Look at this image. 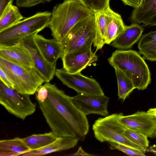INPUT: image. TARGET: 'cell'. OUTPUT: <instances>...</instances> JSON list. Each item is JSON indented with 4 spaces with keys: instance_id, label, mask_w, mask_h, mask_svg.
Wrapping results in <instances>:
<instances>
[{
    "instance_id": "obj_3",
    "label": "cell",
    "mask_w": 156,
    "mask_h": 156,
    "mask_svg": "<svg viewBox=\"0 0 156 156\" xmlns=\"http://www.w3.org/2000/svg\"><path fill=\"white\" fill-rule=\"evenodd\" d=\"M108 61L114 69H120L129 77L139 90L146 89L151 83L149 68L137 52L132 50H117Z\"/></svg>"
},
{
    "instance_id": "obj_35",
    "label": "cell",
    "mask_w": 156,
    "mask_h": 156,
    "mask_svg": "<svg viewBox=\"0 0 156 156\" xmlns=\"http://www.w3.org/2000/svg\"><path fill=\"white\" fill-rule=\"evenodd\" d=\"M147 112L156 118V108H151Z\"/></svg>"
},
{
    "instance_id": "obj_29",
    "label": "cell",
    "mask_w": 156,
    "mask_h": 156,
    "mask_svg": "<svg viewBox=\"0 0 156 156\" xmlns=\"http://www.w3.org/2000/svg\"><path fill=\"white\" fill-rule=\"evenodd\" d=\"M51 0H16V5L20 7H30L41 3L49 2Z\"/></svg>"
},
{
    "instance_id": "obj_21",
    "label": "cell",
    "mask_w": 156,
    "mask_h": 156,
    "mask_svg": "<svg viewBox=\"0 0 156 156\" xmlns=\"http://www.w3.org/2000/svg\"><path fill=\"white\" fill-rule=\"evenodd\" d=\"M139 53L144 59L156 61V31L143 35L138 44Z\"/></svg>"
},
{
    "instance_id": "obj_13",
    "label": "cell",
    "mask_w": 156,
    "mask_h": 156,
    "mask_svg": "<svg viewBox=\"0 0 156 156\" xmlns=\"http://www.w3.org/2000/svg\"><path fill=\"white\" fill-rule=\"evenodd\" d=\"M34 36V34L30 36L20 42L29 52L34 68L42 76L44 82H49L55 75L56 64H51L44 58L35 43Z\"/></svg>"
},
{
    "instance_id": "obj_5",
    "label": "cell",
    "mask_w": 156,
    "mask_h": 156,
    "mask_svg": "<svg viewBox=\"0 0 156 156\" xmlns=\"http://www.w3.org/2000/svg\"><path fill=\"white\" fill-rule=\"evenodd\" d=\"M0 68L6 74L13 88L18 92L33 95L44 82L34 68L22 65L0 57Z\"/></svg>"
},
{
    "instance_id": "obj_36",
    "label": "cell",
    "mask_w": 156,
    "mask_h": 156,
    "mask_svg": "<svg viewBox=\"0 0 156 156\" xmlns=\"http://www.w3.org/2000/svg\"><path fill=\"white\" fill-rule=\"evenodd\" d=\"M82 5L83 4V0H77Z\"/></svg>"
},
{
    "instance_id": "obj_4",
    "label": "cell",
    "mask_w": 156,
    "mask_h": 156,
    "mask_svg": "<svg viewBox=\"0 0 156 156\" xmlns=\"http://www.w3.org/2000/svg\"><path fill=\"white\" fill-rule=\"evenodd\" d=\"M51 12H38L0 32V46L16 45L23 39L37 34L48 27Z\"/></svg>"
},
{
    "instance_id": "obj_15",
    "label": "cell",
    "mask_w": 156,
    "mask_h": 156,
    "mask_svg": "<svg viewBox=\"0 0 156 156\" xmlns=\"http://www.w3.org/2000/svg\"><path fill=\"white\" fill-rule=\"evenodd\" d=\"M35 43L46 60L52 65L56 64L57 60L63 55L61 44L55 39H47L36 34H34Z\"/></svg>"
},
{
    "instance_id": "obj_23",
    "label": "cell",
    "mask_w": 156,
    "mask_h": 156,
    "mask_svg": "<svg viewBox=\"0 0 156 156\" xmlns=\"http://www.w3.org/2000/svg\"><path fill=\"white\" fill-rule=\"evenodd\" d=\"M57 137L51 132L43 134H33L23 139L31 150H34L46 146L55 141Z\"/></svg>"
},
{
    "instance_id": "obj_24",
    "label": "cell",
    "mask_w": 156,
    "mask_h": 156,
    "mask_svg": "<svg viewBox=\"0 0 156 156\" xmlns=\"http://www.w3.org/2000/svg\"><path fill=\"white\" fill-rule=\"evenodd\" d=\"M118 84V94L119 99L124 101L136 89L132 80L123 71L115 68Z\"/></svg>"
},
{
    "instance_id": "obj_6",
    "label": "cell",
    "mask_w": 156,
    "mask_h": 156,
    "mask_svg": "<svg viewBox=\"0 0 156 156\" xmlns=\"http://www.w3.org/2000/svg\"><path fill=\"white\" fill-rule=\"evenodd\" d=\"M121 113L100 118L93 125L95 137L101 142H114L121 144L145 154L146 150L132 142L123 134L126 127L119 121Z\"/></svg>"
},
{
    "instance_id": "obj_27",
    "label": "cell",
    "mask_w": 156,
    "mask_h": 156,
    "mask_svg": "<svg viewBox=\"0 0 156 156\" xmlns=\"http://www.w3.org/2000/svg\"><path fill=\"white\" fill-rule=\"evenodd\" d=\"M110 0H83V5L94 12L105 10L109 7Z\"/></svg>"
},
{
    "instance_id": "obj_31",
    "label": "cell",
    "mask_w": 156,
    "mask_h": 156,
    "mask_svg": "<svg viewBox=\"0 0 156 156\" xmlns=\"http://www.w3.org/2000/svg\"><path fill=\"white\" fill-rule=\"evenodd\" d=\"M13 0H0V16L9 5L12 4Z\"/></svg>"
},
{
    "instance_id": "obj_20",
    "label": "cell",
    "mask_w": 156,
    "mask_h": 156,
    "mask_svg": "<svg viewBox=\"0 0 156 156\" xmlns=\"http://www.w3.org/2000/svg\"><path fill=\"white\" fill-rule=\"evenodd\" d=\"M30 150L19 137L0 141V156H21Z\"/></svg>"
},
{
    "instance_id": "obj_10",
    "label": "cell",
    "mask_w": 156,
    "mask_h": 156,
    "mask_svg": "<svg viewBox=\"0 0 156 156\" xmlns=\"http://www.w3.org/2000/svg\"><path fill=\"white\" fill-rule=\"evenodd\" d=\"M93 43L74 52L63 54L61 58L63 68L71 73H80L88 66L97 61L98 57L92 51Z\"/></svg>"
},
{
    "instance_id": "obj_28",
    "label": "cell",
    "mask_w": 156,
    "mask_h": 156,
    "mask_svg": "<svg viewBox=\"0 0 156 156\" xmlns=\"http://www.w3.org/2000/svg\"><path fill=\"white\" fill-rule=\"evenodd\" d=\"M108 143L111 149L118 150L130 156L145 155L144 154L141 152L123 144L114 142H109Z\"/></svg>"
},
{
    "instance_id": "obj_14",
    "label": "cell",
    "mask_w": 156,
    "mask_h": 156,
    "mask_svg": "<svg viewBox=\"0 0 156 156\" xmlns=\"http://www.w3.org/2000/svg\"><path fill=\"white\" fill-rule=\"evenodd\" d=\"M132 23H143L146 27L156 25V0H143L134 8L129 17Z\"/></svg>"
},
{
    "instance_id": "obj_18",
    "label": "cell",
    "mask_w": 156,
    "mask_h": 156,
    "mask_svg": "<svg viewBox=\"0 0 156 156\" xmlns=\"http://www.w3.org/2000/svg\"><path fill=\"white\" fill-rule=\"evenodd\" d=\"M79 141L78 139L73 137H58L55 141L46 146L38 150H30L21 156H41L69 149L75 147Z\"/></svg>"
},
{
    "instance_id": "obj_12",
    "label": "cell",
    "mask_w": 156,
    "mask_h": 156,
    "mask_svg": "<svg viewBox=\"0 0 156 156\" xmlns=\"http://www.w3.org/2000/svg\"><path fill=\"white\" fill-rule=\"evenodd\" d=\"M71 99L76 107L86 116L95 114L105 117L109 114L108 106L109 98L105 95L78 94L71 97Z\"/></svg>"
},
{
    "instance_id": "obj_11",
    "label": "cell",
    "mask_w": 156,
    "mask_h": 156,
    "mask_svg": "<svg viewBox=\"0 0 156 156\" xmlns=\"http://www.w3.org/2000/svg\"><path fill=\"white\" fill-rule=\"evenodd\" d=\"M120 122L126 128L141 133L154 138L156 134V118L147 112L138 111L124 116L121 113Z\"/></svg>"
},
{
    "instance_id": "obj_1",
    "label": "cell",
    "mask_w": 156,
    "mask_h": 156,
    "mask_svg": "<svg viewBox=\"0 0 156 156\" xmlns=\"http://www.w3.org/2000/svg\"><path fill=\"white\" fill-rule=\"evenodd\" d=\"M35 93L39 108L57 137L84 140L89 130L88 122L87 116L73 103L71 97L49 82L40 86Z\"/></svg>"
},
{
    "instance_id": "obj_26",
    "label": "cell",
    "mask_w": 156,
    "mask_h": 156,
    "mask_svg": "<svg viewBox=\"0 0 156 156\" xmlns=\"http://www.w3.org/2000/svg\"><path fill=\"white\" fill-rule=\"evenodd\" d=\"M123 134L129 140L146 150L149 146L148 137L141 133L126 128Z\"/></svg>"
},
{
    "instance_id": "obj_19",
    "label": "cell",
    "mask_w": 156,
    "mask_h": 156,
    "mask_svg": "<svg viewBox=\"0 0 156 156\" xmlns=\"http://www.w3.org/2000/svg\"><path fill=\"white\" fill-rule=\"evenodd\" d=\"M108 20L104 40L105 44H110L126 29L121 16L109 7L107 9Z\"/></svg>"
},
{
    "instance_id": "obj_25",
    "label": "cell",
    "mask_w": 156,
    "mask_h": 156,
    "mask_svg": "<svg viewBox=\"0 0 156 156\" xmlns=\"http://www.w3.org/2000/svg\"><path fill=\"white\" fill-rule=\"evenodd\" d=\"M24 18L16 6L12 4L9 5L0 16V32L15 25Z\"/></svg>"
},
{
    "instance_id": "obj_30",
    "label": "cell",
    "mask_w": 156,
    "mask_h": 156,
    "mask_svg": "<svg viewBox=\"0 0 156 156\" xmlns=\"http://www.w3.org/2000/svg\"><path fill=\"white\" fill-rule=\"evenodd\" d=\"M0 79L5 85L9 87L13 88V85L10 79L4 71L1 69L0 68Z\"/></svg>"
},
{
    "instance_id": "obj_34",
    "label": "cell",
    "mask_w": 156,
    "mask_h": 156,
    "mask_svg": "<svg viewBox=\"0 0 156 156\" xmlns=\"http://www.w3.org/2000/svg\"><path fill=\"white\" fill-rule=\"evenodd\" d=\"M146 151L156 155V144H154L148 147L146 150Z\"/></svg>"
},
{
    "instance_id": "obj_16",
    "label": "cell",
    "mask_w": 156,
    "mask_h": 156,
    "mask_svg": "<svg viewBox=\"0 0 156 156\" xmlns=\"http://www.w3.org/2000/svg\"><path fill=\"white\" fill-rule=\"evenodd\" d=\"M0 57L22 65L34 67L29 52L20 42L14 45L0 46Z\"/></svg>"
},
{
    "instance_id": "obj_9",
    "label": "cell",
    "mask_w": 156,
    "mask_h": 156,
    "mask_svg": "<svg viewBox=\"0 0 156 156\" xmlns=\"http://www.w3.org/2000/svg\"><path fill=\"white\" fill-rule=\"evenodd\" d=\"M55 75L63 84L74 90L78 94L104 95L100 85L95 79L84 76L80 72L71 73L62 68L56 69Z\"/></svg>"
},
{
    "instance_id": "obj_22",
    "label": "cell",
    "mask_w": 156,
    "mask_h": 156,
    "mask_svg": "<svg viewBox=\"0 0 156 156\" xmlns=\"http://www.w3.org/2000/svg\"><path fill=\"white\" fill-rule=\"evenodd\" d=\"M95 19L96 36L93 44L96 52L101 50L105 44L104 38L106 30L108 14L107 9L94 12Z\"/></svg>"
},
{
    "instance_id": "obj_2",
    "label": "cell",
    "mask_w": 156,
    "mask_h": 156,
    "mask_svg": "<svg viewBox=\"0 0 156 156\" xmlns=\"http://www.w3.org/2000/svg\"><path fill=\"white\" fill-rule=\"evenodd\" d=\"M94 14L77 0H64L53 8L48 27L53 38L60 43L75 24Z\"/></svg>"
},
{
    "instance_id": "obj_17",
    "label": "cell",
    "mask_w": 156,
    "mask_h": 156,
    "mask_svg": "<svg viewBox=\"0 0 156 156\" xmlns=\"http://www.w3.org/2000/svg\"><path fill=\"white\" fill-rule=\"evenodd\" d=\"M144 31L142 26L132 23L126 26L125 30L110 44L112 47L121 50L131 48L140 38Z\"/></svg>"
},
{
    "instance_id": "obj_7",
    "label": "cell",
    "mask_w": 156,
    "mask_h": 156,
    "mask_svg": "<svg viewBox=\"0 0 156 156\" xmlns=\"http://www.w3.org/2000/svg\"><path fill=\"white\" fill-rule=\"evenodd\" d=\"M95 36L94 14L77 23L69 31L60 43L63 55L93 43Z\"/></svg>"
},
{
    "instance_id": "obj_33",
    "label": "cell",
    "mask_w": 156,
    "mask_h": 156,
    "mask_svg": "<svg viewBox=\"0 0 156 156\" xmlns=\"http://www.w3.org/2000/svg\"><path fill=\"white\" fill-rule=\"evenodd\" d=\"M73 156L78 155H87L91 156L93 155L89 154L84 151L82 148L81 147H79L78 151L72 155Z\"/></svg>"
},
{
    "instance_id": "obj_8",
    "label": "cell",
    "mask_w": 156,
    "mask_h": 156,
    "mask_svg": "<svg viewBox=\"0 0 156 156\" xmlns=\"http://www.w3.org/2000/svg\"><path fill=\"white\" fill-rule=\"evenodd\" d=\"M30 95L18 92L0 80V103L16 117L24 120L35 111L36 104L31 101Z\"/></svg>"
},
{
    "instance_id": "obj_32",
    "label": "cell",
    "mask_w": 156,
    "mask_h": 156,
    "mask_svg": "<svg viewBox=\"0 0 156 156\" xmlns=\"http://www.w3.org/2000/svg\"><path fill=\"white\" fill-rule=\"evenodd\" d=\"M125 5L132 7L134 8L138 6L143 0H121Z\"/></svg>"
},
{
    "instance_id": "obj_37",
    "label": "cell",
    "mask_w": 156,
    "mask_h": 156,
    "mask_svg": "<svg viewBox=\"0 0 156 156\" xmlns=\"http://www.w3.org/2000/svg\"><path fill=\"white\" fill-rule=\"evenodd\" d=\"M156 137V135H155V138Z\"/></svg>"
}]
</instances>
